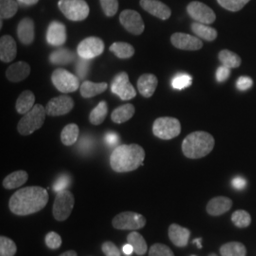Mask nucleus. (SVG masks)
Returning a JSON list of instances; mask_svg holds the SVG:
<instances>
[{
	"label": "nucleus",
	"mask_w": 256,
	"mask_h": 256,
	"mask_svg": "<svg viewBox=\"0 0 256 256\" xmlns=\"http://www.w3.org/2000/svg\"><path fill=\"white\" fill-rule=\"evenodd\" d=\"M48 202L45 188L32 186L20 189L10 200V210L19 216H26L43 210Z\"/></svg>",
	"instance_id": "nucleus-1"
},
{
	"label": "nucleus",
	"mask_w": 256,
	"mask_h": 256,
	"mask_svg": "<svg viewBox=\"0 0 256 256\" xmlns=\"http://www.w3.org/2000/svg\"><path fill=\"white\" fill-rule=\"evenodd\" d=\"M144 149L138 144L120 146L110 156L111 168L117 173H129L144 165Z\"/></svg>",
	"instance_id": "nucleus-2"
},
{
	"label": "nucleus",
	"mask_w": 256,
	"mask_h": 256,
	"mask_svg": "<svg viewBox=\"0 0 256 256\" xmlns=\"http://www.w3.org/2000/svg\"><path fill=\"white\" fill-rule=\"evenodd\" d=\"M214 138L209 133L203 131L194 132L183 140V154L191 160L202 158L214 150Z\"/></svg>",
	"instance_id": "nucleus-3"
},
{
	"label": "nucleus",
	"mask_w": 256,
	"mask_h": 256,
	"mask_svg": "<svg viewBox=\"0 0 256 256\" xmlns=\"http://www.w3.org/2000/svg\"><path fill=\"white\" fill-rule=\"evenodd\" d=\"M46 110L42 104H36L34 108L25 114L20 120L18 130L22 136H28L44 126L46 120Z\"/></svg>",
	"instance_id": "nucleus-4"
},
{
	"label": "nucleus",
	"mask_w": 256,
	"mask_h": 256,
	"mask_svg": "<svg viewBox=\"0 0 256 256\" xmlns=\"http://www.w3.org/2000/svg\"><path fill=\"white\" fill-rule=\"evenodd\" d=\"M58 7L68 20L79 22L90 16V6L86 0H60Z\"/></svg>",
	"instance_id": "nucleus-5"
},
{
	"label": "nucleus",
	"mask_w": 256,
	"mask_h": 256,
	"mask_svg": "<svg viewBox=\"0 0 256 256\" xmlns=\"http://www.w3.org/2000/svg\"><path fill=\"white\" fill-rule=\"evenodd\" d=\"M182 132L180 122L174 118L164 117L156 120L153 126V133L156 137L169 140L180 136Z\"/></svg>",
	"instance_id": "nucleus-6"
},
{
	"label": "nucleus",
	"mask_w": 256,
	"mask_h": 256,
	"mask_svg": "<svg viewBox=\"0 0 256 256\" xmlns=\"http://www.w3.org/2000/svg\"><path fill=\"white\" fill-rule=\"evenodd\" d=\"M75 200L72 192L68 190H64L62 192H57L54 204V216L57 221H66L68 220L74 208Z\"/></svg>",
	"instance_id": "nucleus-7"
},
{
	"label": "nucleus",
	"mask_w": 256,
	"mask_h": 256,
	"mask_svg": "<svg viewBox=\"0 0 256 256\" xmlns=\"http://www.w3.org/2000/svg\"><path fill=\"white\" fill-rule=\"evenodd\" d=\"M146 218L134 212H124L114 218L112 225L115 229L122 230H137L144 229L146 225Z\"/></svg>",
	"instance_id": "nucleus-8"
},
{
	"label": "nucleus",
	"mask_w": 256,
	"mask_h": 256,
	"mask_svg": "<svg viewBox=\"0 0 256 256\" xmlns=\"http://www.w3.org/2000/svg\"><path fill=\"white\" fill-rule=\"evenodd\" d=\"M80 79L78 76L64 70L63 68H58L54 72L52 75V81L55 88L62 93H72L77 92L80 88Z\"/></svg>",
	"instance_id": "nucleus-9"
},
{
	"label": "nucleus",
	"mask_w": 256,
	"mask_h": 256,
	"mask_svg": "<svg viewBox=\"0 0 256 256\" xmlns=\"http://www.w3.org/2000/svg\"><path fill=\"white\" fill-rule=\"evenodd\" d=\"M111 92L119 96L122 101H130L137 96L136 90L129 81L126 72L118 74L111 82Z\"/></svg>",
	"instance_id": "nucleus-10"
},
{
	"label": "nucleus",
	"mask_w": 256,
	"mask_h": 256,
	"mask_svg": "<svg viewBox=\"0 0 256 256\" xmlns=\"http://www.w3.org/2000/svg\"><path fill=\"white\" fill-rule=\"evenodd\" d=\"M120 22L128 32L134 36H140L144 34L146 25L140 14L132 10H126L120 16Z\"/></svg>",
	"instance_id": "nucleus-11"
},
{
	"label": "nucleus",
	"mask_w": 256,
	"mask_h": 256,
	"mask_svg": "<svg viewBox=\"0 0 256 256\" xmlns=\"http://www.w3.org/2000/svg\"><path fill=\"white\" fill-rule=\"evenodd\" d=\"M187 12L194 21L205 25L214 23L216 19L214 12L204 3L198 1L191 2L187 7Z\"/></svg>",
	"instance_id": "nucleus-12"
},
{
	"label": "nucleus",
	"mask_w": 256,
	"mask_h": 256,
	"mask_svg": "<svg viewBox=\"0 0 256 256\" xmlns=\"http://www.w3.org/2000/svg\"><path fill=\"white\" fill-rule=\"evenodd\" d=\"M104 52V43L98 37H88L79 44L77 52L80 57L92 60L102 54Z\"/></svg>",
	"instance_id": "nucleus-13"
},
{
	"label": "nucleus",
	"mask_w": 256,
	"mask_h": 256,
	"mask_svg": "<svg viewBox=\"0 0 256 256\" xmlns=\"http://www.w3.org/2000/svg\"><path fill=\"white\" fill-rule=\"evenodd\" d=\"M74 108V100L70 96L62 95L48 102L46 108V114L50 117H60L70 113Z\"/></svg>",
	"instance_id": "nucleus-14"
},
{
	"label": "nucleus",
	"mask_w": 256,
	"mask_h": 256,
	"mask_svg": "<svg viewBox=\"0 0 256 256\" xmlns=\"http://www.w3.org/2000/svg\"><path fill=\"white\" fill-rule=\"evenodd\" d=\"M173 46L182 50H200L203 48V42L200 38L186 34L182 32H176L171 37Z\"/></svg>",
	"instance_id": "nucleus-15"
},
{
	"label": "nucleus",
	"mask_w": 256,
	"mask_h": 256,
	"mask_svg": "<svg viewBox=\"0 0 256 256\" xmlns=\"http://www.w3.org/2000/svg\"><path fill=\"white\" fill-rule=\"evenodd\" d=\"M140 7L156 18L167 20L172 16L171 9L160 0H140Z\"/></svg>",
	"instance_id": "nucleus-16"
},
{
	"label": "nucleus",
	"mask_w": 256,
	"mask_h": 256,
	"mask_svg": "<svg viewBox=\"0 0 256 256\" xmlns=\"http://www.w3.org/2000/svg\"><path fill=\"white\" fill-rule=\"evenodd\" d=\"M46 41L54 46L64 45L66 41V28L63 23L54 21L50 24L46 32Z\"/></svg>",
	"instance_id": "nucleus-17"
},
{
	"label": "nucleus",
	"mask_w": 256,
	"mask_h": 256,
	"mask_svg": "<svg viewBox=\"0 0 256 256\" xmlns=\"http://www.w3.org/2000/svg\"><path fill=\"white\" fill-rule=\"evenodd\" d=\"M18 36L19 41L25 46H30L34 43L36 38V28L32 19L26 18L19 22Z\"/></svg>",
	"instance_id": "nucleus-18"
},
{
	"label": "nucleus",
	"mask_w": 256,
	"mask_h": 256,
	"mask_svg": "<svg viewBox=\"0 0 256 256\" xmlns=\"http://www.w3.org/2000/svg\"><path fill=\"white\" fill-rule=\"evenodd\" d=\"M18 54V46L14 39L5 36L0 39V60L4 63L12 62Z\"/></svg>",
	"instance_id": "nucleus-19"
},
{
	"label": "nucleus",
	"mask_w": 256,
	"mask_h": 256,
	"mask_svg": "<svg viewBox=\"0 0 256 256\" xmlns=\"http://www.w3.org/2000/svg\"><path fill=\"white\" fill-rule=\"evenodd\" d=\"M158 84V80L154 74H144L138 81V90L144 98H151Z\"/></svg>",
	"instance_id": "nucleus-20"
},
{
	"label": "nucleus",
	"mask_w": 256,
	"mask_h": 256,
	"mask_svg": "<svg viewBox=\"0 0 256 256\" xmlns=\"http://www.w3.org/2000/svg\"><path fill=\"white\" fill-rule=\"evenodd\" d=\"M232 207V202L225 196L212 198L207 205V212L212 216H220L228 212Z\"/></svg>",
	"instance_id": "nucleus-21"
},
{
	"label": "nucleus",
	"mask_w": 256,
	"mask_h": 256,
	"mask_svg": "<svg viewBox=\"0 0 256 256\" xmlns=\"http://www.w3.org/2000/svg\"><path fill=\"white\" fill-rule=\"evenodd\" d=\"M191 232L178 224H172L169 228V238L174 246L185 248L188 245Z\"/></svg>",
	"instance_id": "nucleus-22"
},
{
	"label": "nucleus",
	"mask_w": 256,
	"mask_h": 256,
	"mask_svg": "<svg viewBox=\"0 0 256 256\" xmlns=\"http://www.w3.org/2000/svg\"><path fill=\"white\" fill-rule=\"evenodd\" d=\"M30 74V66L25 62L12 64L7 70L6 76L10 82H19L27 79Z\"/></svg>",
	"instance_id": "nucleus-23"
},
{
	"label": "nucleus",
	"mask_w": 256,
	"mask_h": 256,
	"mask_svg": "<svg viewBox=\"0 0 256 256\" xmlns=\"http://www.w3.org/2000/svg\"><path fill=\"white\" fill-rule=\"evenodd\" d=\"M108 88V84L106 82H93L90 81H86L82 82L81 88H80V92L81 95L86 99H90L93 98L99 94H101L102 92H106Z\"/></svg>",
	"instance_id": "nucleus-24"
},
{
	"label": "nucleus",
	"mask_w": 256,
	"mask_h": 256,
	"mask_svg": "<svg viewBox=\"0 0 256 256\" xmlns=\"http://www.w3.org/2000/svg\"><path fill=\"white\" fill-rule=\"evenodd\" d=\"M135 115V106L131 104L122 106L114 110L111 114V119L118 124H122L132 119Z\"/></svg>",
	"instance_id": "nucleus-25"
},
{
	"label": "nucleus",
	"mask_w": 256,
	"mask_h": 256,
	"mask_svg": "<svg viewBox=\"0 0 256 256\" xmlns=\"http://www.w3.org/2000/svg\"><path fill=\"white\" fill-rule=\"evenodd\" d=\"M28 180V174L26 171H16L5 178L3 186L7 190H14L23 186Z\"/></svg>",
	"instance_id": "nucleus-26"
},
{
	"label": "nucleus",
	"mask_w": 256,
	"mask_h": 256,
	"mask_svg": "<svg viewBox=\"0 0 256 256\" xmlns=\"http://www.w3.org/2000/svg\"><path fill=\"white\" fill-rule=\"evenodd\" d=\"M75 60V54L68 48H59L50 55V62L57 66H66Z\"/></svg>",
	"instance_id": "nucleus-27"
},
{
	"label": "nucleus",
	"mask_w": 256,
	"mask_h": 256,
	"mask_svg": "<svg viewBox=\"0 0 256 256\" xmlns=\"http://www.w3.org/2000/svg\"><path fill=\"white\" fill-rule=\"evenodd\" d=\"M36 104V96L30 90H26L23 92L19 96L18 102H16V111L19 114L25 115L28 112L34 108Z\"/></svg>",
	"instance_id": "nucleus-28"
},
{
	"label": "nucleus",
	"mask_w": 256,
	"mask_h": 256,
	"mask_svg": "<svg viewBox=\"0 0 256 256\" xmlns=\"http://www.w3.org/2000/svg\"><path fill=\"white\" fill-rule=\"evenodd\" d=\"M192 32L198 38H202L203 40L208 41V42L214 41L218 36L216 30H214V28L209 27L208 25L198 23V22L192 23Z\"/></svg>",
	"instance_id": "nucleus-29"
},
{
	"label": "nucleus",
	"mask_w": 256,
	"mask_h": 256,
	"mask_svg": "<svg viewBox=\"0 0 256 256\" xmlns=\"http://www.w3.org/2000/svg\"><path fill=\"white\" fill-rule=\"evenodd\" d=\"M80 130L77 124H70L63 129L61 134V140L66 146H72L78 142Z\"/></svg>",
	"instance_id": "nucleus-30"
},
{
	"label": "nucleus",
	"mask_w": 256,
	"mask_h": 256,
	"mask_svg": "<svg viewBox=\"0 0 256 256\" xmlns=\"http://www.w3.org/2000/svg\"><path fill=\"white\" fill-rule=\"evenodd\" d=\"M128 241V243L134 248V250L137 256H142L146 254L148 250L146 241L140 234H138L137 232H133L129 234Z\"/></svg>",
	"instance_id": "nucleus-31"
},
{
	"label": "nucleus",
	"mask_w": 256,
	"mask_h": 256,
	"mask_svg": "<svg viewBox=\"0 0 256 256\" xmlns=\"http://www.w3.org/2000/svg\"><path fill=\"white\" fill-rule=\"evenodd\" d=\"M218 58H220V61L222 66L230 68V70L238 68L242 63V60L239 55L230 52V50H224L220 52Z\"/></svg>",
	"instance_id": "nucleus-32"
},
{
	"label": "nucleus",
	"mask_w": 256,
	"mask_h": 256,
	"mask_svg": "<svg viewBox=\"0 0 256 256\" xmlns=\"http://www.w3.org/2000/svg\"><path fill=\"white\" fill-rule=\"evenodd\" d=\"M221 256H247V248L239 242H230L220 248Z\"/></svg>",
	"instance_id": "nucleus-33"
},
{
	"label": "nucleus",
	"mask_w": 256,
	"mask_h": 256,
	"mask_svg": "<svg viewBox=\"0 0 256 256\" xmlns=\"http://www.w3.org/2000/svg\"><path fill=\"white\" fill-rule=\"evenodd\" d=\"M110 52H113L120 59H129L135 54V48L128 43L117 42L110 46Z\"/></svg>",
	"instance_id": "nucleus-34"
},
{
	"label": "nucleus",
	"mask_w": 256,
	"mask_h": 256,
	"mask_svg": "<svg viewBox=\"0 0 256 256\" xmlns=\"http://www.w3.org/2000/svg\"><path fill=\"white\" fill-rule=\"evenodd\" d=\"M108 114V106L106 102H101L94 110H92L90 115V122L93 126H100L104 122Z\"/></svg>",
	"instance_id": "nucleus-35"
},
{
	"label": "nucleus",
	"mask_w": 256,
	"mask_h": 256,
	"mask_svg": "<svg viewBox=\"0 0 256 256\" xmlns=\"http://www.w3.org/2000/svg\"><path fill=\"white\" fill-rule=\"evenodd\" d=\"M18 10V3L16 0H0L1 19L14 18Z\"/></svg>",
	"instance_id": "nucleus-36"
},
{
	"label": "nucleus",
	"mask_w": 256,
	"mask_h": 256,
	"mask_svg": "<svg viewBox=\"0 0 256 256\" xmlns=\"http://www.w3.org/2000/svg\"><path fill=\"white\" fill-rule=\"evenodd\" d=\"M232 221L239 229H245L250 225L252 216L246 210H238L232 216Z\"/></svg>",
	"instance_id": "nucleus-37"
},
{
	"label": "nucleus",
	"mask_w": 256,
	"mask_h": 256,
	"mask_svg": "<svg viewBox=\"0 0 256 256\" xmlns=\"http://www.w3.org/2000/svg\"><path fill=\"white\" fill-rule=\"evenodd\" d=\"M18 252L16 243L6 236L0 238V256H14Z\"/></svg>",
	"instance_id": "nucleus-38"
},
{
	"label": "nucleus",
	"mask_w": 256,
	"mask_h": 256,
	"mask_svg": "<svg viewBox=\"0 0 256 256\" xmlns=\"http://www.w3.org/2000/svg\"><path fill=\"white\" fill-rule=\"evenodd\" d=\"M250 0H218L222 8L227 10L236 12L243 9Z\"/></svg>",
	"instance_id": "nucleus-39"
},
{
	"label": "nucleus",
	"mask_w": 256,
	"mask_h": 256,
	"mask_svg": "<svg viewBox=\"0 0 256 256\" xmlns=\"http://www.w3.org/2000/svg\"><path fill=\"white\" fill-rule=\"evenodd\" d=\"M192 77L189 74H180L176 75L172 81V86L174 90H182L192 84Z\"/></svg>",
	"instance_id": "nucleus-40"
},
{
	"label": "nucleus",
	"mask_w": 256,
	"mask_h": 256,
	"mask_svg": "<svg viewBox=\"0 0 256 256\" xmlns=\"http://www.w3.org/2000/svg\"><path fill=\"white\" fill-rule=\"evenodd\" d=\"M102 9L108 18H113L116 16L119 10L118 0H100Z\"/></svg>",
	"instance_id": "nucleus-41"
},
{
	"label": "nucleus",
	"mask_w": 256,
	"mask_h": 256,
	"mask_svg": "<svg viewBox=\"0 0 256 256\" xmlns=\"http://www.w3.org/2000/svg\"><path fill=\"white\" fill-rule=\"evenodd\" d=\"M149 256H174L173 250L164 244H155L149 250Z\"/></svg>",
	"instance_id": "nucleus-42"
},
{
	"label": "nucleus",
	"mask_w": 256,
	"mask_h": 256,
	"mask_svg": "<svg viewBox=\"0 0 256 256\" xmlns=\"http://www.w3.org/2000/svg\"><path fill=\"white\" fill-rule=\"evenodd\" d=\"M90 68V60L80 57V59L78 60L77 64H76V72H77L78 78L82 79V80L84 79L88 74Z\"/></svg>",
	"instance_id": "nucleus-43"
},
{
	"label": "nucleus",
	"mask_w": 256,
	"mask_h": 256,
	"mask_svg": "<svg viewBox=\"0 0 256 256\" xmlns=\"http://www.w3.org/2000/svg\"><path fill=\"white\" fill-rule=\"evenodd\" d=\"M62 243H63L62 238L54 232H48L46 234V244L48 248H50L52 250H58L62 246Z\"/></svg>",
	"instance_id": "nucleus-44"
},
{
	"label": "nucleus",
	"mask_w": 256,
	"mask_h": 256,
	"mask_svg": "<svg viewBox=\"0 0 256 256\" xmlns=\"http://www.w3.org/2000/svg\"><path fill=\"white\" fill-rule=\"evenodd\" d=\"M72 183V180L68 174H62L60 176L54 184V191L56 192H62L68 189Z\"/></svg>",
	"instance_id": "nucleus-45"
},
{
	"label": "nucleus",
	"mask_w": 256,
	"mask_h": 256,
	"mask_svg": "<svg viewBox=\"0 0 256 256\" xmlns=\"http://www.w3.org/2000/svg\"><path fill=\"white\" fill-rule=\"evenodd\" d=\"M102 250L106 256H120L119 248L112 242H104L102 246Z\"/></svg>",
	"instance_id": "nucleus-46"
},
{
	"label": "nucleus",
	"mask_w": 256,
	"mask_h": 256,
	"mask_svg": "<svg viewBox=\"0 0 256 256\" xmlns=\"http://www.w3.org/2000/svg\"><path fill=\"white\" fill-rule=\"evenodd\" d=\"M254 86V81L250 77L241 76L238 80L236 86L240 92H246Z\"/></svg>",
	"instance_id": "nucleus-47"
},
{
	"label": "nucleus",
	"mask_w": 256,
	"mask_h": 256,
	"mask_svg": "<svg viewBox=\"0 0 256 256\" xmlns=\"http://www.w3.org/2000/svg\"><path fill=\"white\" fill-rule=\"evenodd\" d=\"M230 76V68L221 66L216 72V80L218 82H226Z\"/></svg>",
	"instance_id": "nucleus-48"
},
{
	"label": "nucleus",
	"mask_w": 256,
	"mask_h": 256,
	"mask_svg": "<svg viewBox=\"0 0 256 256\" xmlns=\"http://www.w3.org/2000/svg\"><path fill=\"white\" fill-rule=\"evenodd\" d=\"M92 147H93V140L88 136L82 138L78 144L79 150H81L84 153H88L90 150H92Z\"/></svg>",
	"instance_id": "nucleus-49"
},
{
	"label": "nucleus",
	"mask_w": 256,
	"mask_h": 256,
	"mask_svg": "<svg viewBox=\"0 0 256 256\" xmlns=\"http://www.w3.org/2000/svg\"><path fill=\"white\" fill-rule=\"evenodd\" d=\"M104 140H106V142L108 146H117L120 142L119 135H117V134L114 133V132H110V133H108V134L106 135Z\"/></svg>",
	"instance_id": "nucleus-50"
},
{
	"label": "nucleus",
	"mask_w": 256,
	"mask_h": 256,
	"mask_svg": "<svg viewBox=\"0 0 256 256\" xmlns=\"http://www.w3.org/2000/svg\"><path fill=\"white\" fill-rule=\"evenodd\" d=\"M247 180L241 176H238V178H234L232 182V185L234 189L236 190H243L247 187Z\"/></svg>",
	"instance_id": "nucleus-51"
},
{
	"label": "nucleus",
	"mask_w": 256,
	"mask_h": 256,
	"mask_svg": "<svg viewBox=\"0 0 256 256\" xmlns=\"http://www.w3.org/2000/svg\"><path fill=\"white\" fill-rule=\"evenodd\" d=\"M19 4L23 5V6H28V7H30V6H34L36 5L37 3L39 2V0H18Z\"/></svg>",
	"instance_id": "nucleus-52"
},
{
	"label": "nucleus",
	"mask_w": 256,
	"mask_h": 256,
	"mask_svg": "<svg viewBox=\"0 0 256 256\" xmlns=\"http://www.w3.org/2000/svg\"><path fill=\"white\" fill-rule=\"evenodd\" d=\"M133 252H135V250H134V248H133L132 245H130L129 243H128V245H126V246L124 247V252L126 256H131V254H133Z\"/></svg>",
	"instance_id": "nucleus-53"
},
{
	"label": "nucleus",
	"mask_w": 256,
	"mask_h": 256,
	"mask_svg": "<svg viewBox=\"0 0 256 256\" xmlns=\"http://www.w3.org/2000/svg\"><path fill=\"white\" fill-rule=\"evenodd\" d=\"M60 256H78L77 252H74V250H68L66 252H64L63 254H61Z\"/></svg>",
	"instance_id": "nucleus-54"
},
{
	"label": "nucleus",
	"mask_w": 256,
	"mask_h": 256,
	"mask_svg": "<svg viewBox=\"0 0 256 256\" xmlns=\"http://www.w3.org/2000/svg\"><path fill=\"white\" fill-rule=\"evenodd\" d=\"M202 238H198V239H196V240L194 241V243L198 245V248H202Z\"/></svg>",
	"instance_id": "nucleus-55"
},
{
	"label": "nucleus",
	"mask_w": 256,
	"mask_h": 256,
	"mask_svg": "<svg viewBox=\"0 0 256 256\" xmlns=\"http://www.w3.org/2000/svg\"><path fill=\"white\" fill-rule=\"evenodd\" d=\"M209 256H218L216 254H210Z\"/></svg>",
	"instance_id": "nucleus-56"
}]
</instances>
